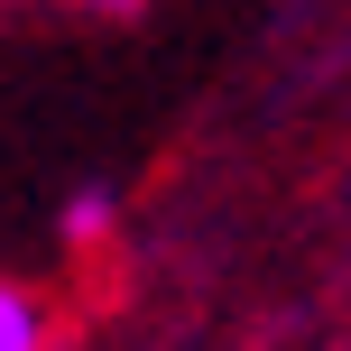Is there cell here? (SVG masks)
Masks as SVG:
<instances>
[{"mask_svg":"<svg viewBox=\"0 0 351 351\" xmlns=\"http://www.w3.org/2000/svg\"><path fill=\"white\" fill-rule=\"evenodd\" d=\"M0 351H47V296L0 278Z\"/></svg>","mask_w":351,"mask_h":351,"instance_id":"obj_1","label":"cell"},{"mask_svg":"<svg viewBox=\"0 0 351 351\" xmlns=\"http://www.w3.org/2000/svg\"><path fill=\"white\" fill-rule=\"evenodd\" d=\"M102 10H130V0H102Z\"/></svg>","mask_w":351,"mask_h":351,"instance_id":"obj_2","label":"cell"}]
</instances>
